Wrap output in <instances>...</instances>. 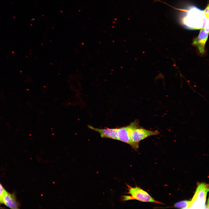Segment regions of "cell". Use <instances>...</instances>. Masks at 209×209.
<instances>
[{
    "instance_id": "cell-5",
    "label": "cell",
    "mask_w": 209,
    "mask_h": 209,
    "mask_svg": "<svg viewBox=\"0 0 209 209\" xmlns=\"http://www.w3.org/2000/svg\"><path fill=\"white\" fill-rule=\"evenodd\" d=\"M139 121L136 119L126 126L117 128L118 140L129 145L131 147L132 143L130 138V133L132 129L139 124Z\"/></svg>"
},
{
    "instance_id": "cell-3",
    "label": "cell",
    "mask_w": 209,
    "mask_h": 209,
    "mask_svg": "<svg viewBox=\"0 0 209 209\" xmlns=\"http://www.w3.org/2000/svg\"><path fill=\"white\" fill-rule=\"evenodd\" d=\"M160 134L157 130L153 131L145 129L140 127L139 125L134 127L130 133V138L132 143V148L137 151L139 148V143L141 141L152 136Z\"/></svg>"
},
{
    "instance_id": "cell-1",
    "label": "cell",
    "mask_w": 209,
    "mask_h": 209,
    "mask_svg": "<svg viewBox=\"0 0 209 209\" xmlns=\"http://www.w3.org/2000/svg\"><path fill=\"white\" fill-rule=\"evenodd\" d=\"M187 10V15L183 22L186 27L191 29L204 28L209 30V19L206 17L203 11L196 7Z\"/></svg>"
},
{
    "instance_id": "cell-9",
    "label": "cell",
    "mask_w": 209,
    "mask_h": 209,
    "mask_svg": "<svg viewBox=\"0 0 209 209\" xmlns=\"http://www.w3.org/2000/svg\"><path fill=\"white\" fill-rule=\"evenodd\" d=\"M190 201L183 200L176 203L174 207L181 209H188Z\"/></svg>"
},
{
    "instance_id": "cell-10",
    "label": "cell",
    "mask_w": 209,
    "mask_h": 209,
    "mask_svg": "<svg viewBox=\"0 0 209 209\" xmlns=\"http://www.w3.org/2000/svg\"><path fill=\"white\" fill-rule=\"evenodd\" d=\"M5 190V189L0 183V203H3L2 197Z\"/></svg>"
},
{
    "instance_id": "cell-6",
    "label": "cell",
    "mask_w": 209,
    "mask_h": 209,
    "mask_svg": "<svg viewBox=\"0 0 209 209\" xmlns=\"http://www.w3.org/2000/svg\"><path fill=\"white\" fill-rule=\"evenodd\" d=\"M209 30L205 28H201L198 36L193 39V45L196 46L199 52L201 55L205 53V45L207 40Z\"/></svg>"
},
{
    "instance_id": "cell-8",
    "label": "cell",
    "mask_w": 209,
    "mask_h": 209,
    "mask_svg": "<svg viewBox=\"0 0 209 209\" xmlns=\"http://www.w3.org/2000/svg\"><path fill=\"white\" fill-rule=\"evenodd\" d=\"M3 203L12 209H18L19 205L15 195L4 190L2 197Z\"/></svg>"
},
{
    "instance_id": "cell-7",
    "label": "cell",
    "mask_w": 209,
    "mask_h": 209,
    "mask_svg": "<svg viewBox=\"0 0 209 209\" xmlns=\"http://www.w3.org/2000/svg\"><path fill=\"white\" fill-rule=\"evenodd\" d=\"M88 128L99 133L102 138H107L118 140L117 128H110L105 127L101 129L94 127L91 125H88Z\"/></svg>"
},
{
    "instance_id": "cell-4",
    "label": "cell",
    "mask_w": 209,
    "mask_h": 209,
    "mask_svg": "<svg viewBox=\"0 0 209 209\" xmlns=\"http://www.w3.org/2000/svg\"><path fill=\"white\" fill-rule=\"evenodd\" d=\"M208 191V184L203 183L199 184L194 196L191 200L190 201L188 208H201L205 207Z\"/></svg>"
},
{
    "instance_id": "cell-2",
    "label": "cell",
    "mask_w": 209,
    "mask_h": 209,
    "mask_svg": "<svg viewBox=\"0 0 209 209\" xmlns=\"http://www.w3.org/2000/svg\"><path fill=\"white\" fill-rule=\"evenodd\" d=\"M126 185L128 192L126 193L129 195L122 196L121 198L122 201L136 200L142 202L163 203L155 200L147 192L140 187L137 186L132 187L127 184Z\"/></svg>"
},
{
    "instance_id": "cell-11",
    "label": "cell",
    "mask_w": 209,
    "mask_h": 209,
    "mask_svg": "<svg viewBox=\"0 0 209 209\" xmlns=\"http://www.w3.org/2000/svg\"><path fill=\"white\" fill-rule=\"evenodd\" d=\"M203 11L206 17L208 19H209V6L208 4L207 7L205 8Z\"/></svg>"
}]
</instances>
